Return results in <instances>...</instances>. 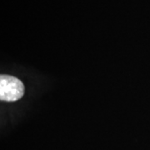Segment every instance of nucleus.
<instances>
[{"mask_svg":"<svg viewBox=\"0 0 150 150\" xmlns=\"http://www.w3.org/2000/svg\"><path fill=\"white\" fill-rule=\"evenodd\" d=\"M24 94V86L21 80L13 76H0V99L5 102H14Z\"/></svg>","mask_w":150,"mask_h":150,"instance_id":"1","label":"nucleus"}]
</instances>
